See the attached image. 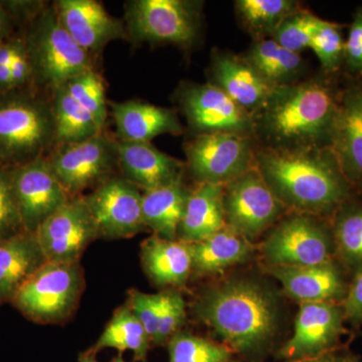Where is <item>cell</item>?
<instances>
[{
  "label": "cell",
  "instance_id": "cell-1",
  "mask_svg": "<svg viewBox=\"0 0 362 362\" xmlns=\"http://www.w3.org/2000/svg\"><path fill=\"white\" fill-rule=\"evenodd\" d=\"M283 294L266 279L230 275L204 287L190 305V313L233 352L259 356L282 331Z\"/></svg>",
  "mask_w": 362,
  "mask_h": 362
},
{
  "label": "cell",
  "instance_id": "cell-2",
  "mask_svg": "<svg viewBox=\"0 0 362 362\" xmlns=\"http://www.w3.org/2000/svg\"><path fill=\"white\" fill-rule=\"evenodd\" d=\"M343 87L337 75L315 77L274 89L252 116L258 147L304 149L330 146Z\"/></svg>",
  "mask_w": 362,
  "mask_h": 362
},
{
  "label": "cell",
  "instance_id": "cell-3",
  "mask_svg": "<svg viewBox=\"0 0 362 362\" xmlns=\"http://www.w3.org/2000/svg\"><path fill=\"white\" fill-rule=\"evenodd\" d=\"M255 168L288 211L331 220L337 209L356 194L330 146H257Z\"/></svg>",
  "mask_w": 362,
  "mask_h": 362
},
{
  "label": "cell",
  "instance_id": "cell-4",
  "mask_svg": "<svg viewBox=\"0 0 362 362\" xmlns=\"http://www.w3.org/2000/svg\"><path fill=\"white\" fill-rule=\"evenodd\" d=\"M58 146L52 101L30 89L0 95V166L11 170Z\"/></svg>",
  "mask_w": 362,
  "mask_h": 362
},
{
  "label": "cell",
  "instance_id": "cell-5",
  "mask_svg": "<svg viewBox=\"0 0 362 362\" xmlns=\"http://www.w3.org/2000/svg\"><path fill=\"white\" fill-rule=\"evenodd\" d=\"M26 51L33 71V84L54 92L57 88L95 69V58L76 44L59 23L54 6L45 4L28 21Z\"/></svg>",
  "mask_w": 362,
  "mask_h": 362
},
{
  "label": "cell",
  "instance_id": "cell-6",
  "mask_svg": "<svg viewBox=\"0 0 362 362\" xmlns=\"http://www.w3.org/2000/svg\"><path fill=\"white\" fill-rule=\"evenodd\" d=\"M124 7L127 37L134 44L173 45L189 49L201 37V1L132 0Z\"/></svg>",
  "mask_w": 362,
  "mask_h": 362
},
{
  "label": "cell",
  "instance_id": "cell-7",
  "mask_svg": "<svg viewBox=\"0 0 362 362\" xmlns=\"http://www.w3.org/2000/svg\"><path fill=\"white\" fill-rule=\"evenodd\" d=\"M84 289L81 262H45L26 281L11 304L33 322L65 324L77 311Z\"/></svg>",
  "mask_w": 362,
  "mask_h": 362
},
{
  "label": "cell",
  "instance_id": "cell-8",
  "mask_svg": "<svg viewBox=\"0 0 362 362\" xmlns=\"http://www.w3.org/2000/svg\"><path fill=\"white\" fill-rule=\"evenodd\" d=\"M264 267H306L337 259L329 218L286 214L259 245Z\"/></svg>",
  "mask_w": 362,
  "mask_h": 362
},
{
  "label": "cell",
  "instance_id": "cell-9",
  "mask_svg": "<svg viewBox=\"0 0 362 362\" xmlns=\"http://www.w3.org/2000/svg\"><path fill=\"white\" fill-rule=\"evenodd\" d=\"M52 173L71 197H82L116 175L119 142L100 133L84 141L58 145L49 156Z\"/></svg>",
  "mask_w": 362,
  "mask_h": 362
},
{
  "label": "cell",
  "instance_id": "cell-10",
  "mask_svg": "<svg viewBox=\"0 0 362 362\" xmlns=\"http://www.w3.org/2000/svg\"><path fill=\"white\" fill-rule=\"evenodd\" d=\"M257 142L252 135L206 133L185 143V168L197 183L225 185L255 168Z\"/></svg>",
  "mask_w": 362,
  "mask_h": 362
},
{
  "label": "cell",
  "instance_id": "cell-11",
  "mask_svg": "<svg viewBox=\"0 0 362 362\" xmlns=\"http://www.w3.org/2000/svg\"><path fill=\"white\" fill-rule=\"evenodd\" d=\"M226 226L254 244L287 214L256 168L223 185Z\"/></svg>",
  "mask_w": 362,
  "mask_h": 362
},
{
  "label": "cell",
  "instance_id": "cell-12",
  "mask_svg": "<svg viewBox=\"0 0 362 362\" xmlns=\"http://www.w3.org/2000/svg\"><path fill=\"white\" fill-rule=\"evenodd\" d=\"M346 324L342 304H300L292 337L279 354L289 362H297L342 349L343 338L349 335Z\"/></svg>",
  "mask_w": 362,
  "mask_h": 362
},
{
  "label": "cell",
  "instance_id": "cell-13",
  "mask_svg": "<svg viewBox=\"0 0 362 362\" xmlns=\"http://www.w3.org/2000/svg\"><path fill=\"white\" fill-rule=\"evenodd\" d=\"M142 194L123 175H114L90 194L82 195L100 239H130L147 230L143 220Z\"/></svg>",
  "mask_w": 362,
  "mask_h": 362
},
{
  "label": "cell",
  "instance_id": "cell-14",
  "mask_svg": "<svg viewBox=\"0 0 362 362\" xmlns=\"http://www.w3.org/2000/svg\"><path fill=\"white\" fill-rule=\"evenodd\" d=\"M176 98L194 135L239 133L252 136V116L216 86L185 83Z\"/></svg>",
  "mask_w": 362,
  "mask_h": 362
},
{
  "label": "cell",
  "instance_id": "cell-15",
  "mask_svg": "<svg viewBox=\"0 0 362 362\" xmlns=\"http://www.w3.org/2000/svg\"><path fill=\"white\" fill-rule=\"evenodd\" d=\"M47 262L78 263L99 230L83 197H71L35 232Z\"/></svg>",
  "mask_w": 362,
  "mask_h": 362
},
{
  "label": "cell",
  "instance_id": "cell-16",
  "mask_svg": "<svg viewBox=\"0 0 362 362\" xmlns=\"http://www.w3.org/2000/svg\"><path fill=\"white\" fill-rule=\"evenodd\" d=\"M8 171L25 232L35 233L71 199L52 173L47 156Z\"/></svg>",
  "mask_w": 362,
  "mask_h": 362
},
{
  "label": "cell",
  "instance_id": "cell-17",
  "mask_svg": "<svg viewBox=\"0 0 362 362\" xmlns=\"http://www.w3.org/2000/svg\"><path fill=\"white\" fill-rule=\"evenodd\" d=\"M264 271L278 281L285 295L299 304H342L351 280L337 259L315 266L264 267Z\"/></svg>",
  "mask_w": 362,
  "mask_h": 362
},
{
  "label": "cell",
  "instance_id": "cell-18",
  "mask_svg": "<svg viewBox=\"0 0 362 362\" xmlns=\"http://www.w3.org/2000/svg\"><path fill=\"white\" fill-rule=\"evenodd\" d=\"M52 6L71 39L94 58L111 42L128 40L124 21L96 0H59Z\"/></svg>",
  "mask_w": 362,
  "mask_h": 362
},
{
  "label": "cell",
  "instance_id": "cell-19",
  "mask_svg": "<svg viewBox=\"0 0 362 362\" xmlns=\"http://www.w3.org/2000/svg\"><path fill=\"white\" fill-rule=\"evenodd\" d=\"M330 147L350 185L356 194L362 197L361 78H350L343 87Z\"/></svg>",
  "mask_w": 362,
  "mask_h": 362
},
{
  "label": "cell",
  "instance_id": "cell-20",
  "mask_svg": "<svg viewBox=\"0 0 362 362\" xmlns=\"http://www.w3.org/2000/svg\"><path fill=\"white\" fill-rule=\"evenodd\" d=\"M209 77L211 84L220 88L251 116L263 107L275 89L244 57L220 49L211 54Z\"/></svg>",
  "mask_w": 362,
  "mask_h": 362
},
{
  "label": "cell",
  "instance_id": "cell-21",
  "mask_svg": "<svg viewBox=\"0 0 362 362\" xmlns=\"http://www.w3.org/2000/svg\"><path fill=\"white\" fill-rule=\"evenodd\" d=\"M119 142V168L124 177L148 192L183 177L185 164L151 142Z\"/></svg>",
  "mask_w": 362,
  "mask_h": 362
},
{
  "label": "cell",
  "instance_id": "cell-22",
  "mask_svg": "<svg viewBox=\"0 0 362 362\" xmlns=\"http://www.w3.org/2000/svg\"><path fill=\"white\" fill-rule=\"evenodd\" d=\"M140 259L150 282L162 290H181L192 279L189 243L163 239L152 233L141 243Z\"/></svg>",
  "mask_w": 362,
  "mask_h": 362
},
{
  "label": "cell",
  "instance_id": "cell-23",
  "mask_svg": "<svg viewBox=\"0 0 362 362\" xmlns=\"http://www.w3.org/2000/svg\"><path fill=\"white\" fill-rule=\"evenodd\" d=\"M117 140L120 142H150L159 135H180L182 124L175 110L129 100L111 103Z\"/></svg>",
  "mask_w": 362,
  "mask_h": 362
},
{
  "label": "cell",
  "instance_id": "cell-24",
  "mask_svg": "<svg viewBox=\"0 0 362 362\" xmlns=\"http://www.w3.org/2000/svg\"><path fill=\"white\" fill-rule=\"evenodd\" d=\"M192 259V278L221 276L235 267L251 262L254 244L228 226L211 237L189 243Z\"/></svg>",
  "mask_w": 362,
  "mask_h": 362
},
{
  "label": "cell",
  "instance_id": "cell-25",
  "mask_svg": "<svg viewBox=\"0 0 362 362\" xmlns=\"http://www.w3.org/2000/svg\"><path fill=\"white\" fill-rule=\"evenodd\" d=\"M45 262L35 233L23 232L0 240V304L11 303Z\"/></svg>",
  "mask_w": 362,
  "mask_h": 362
},
{
  "label": "cell",
  "instance_id": "cell-26",
  "mask_svg": "<svg viewBox=\"0 0 362 362\" xmlns=\"http://www.w3.org/2000/svg\"><path fill=\"white\" fill-rule=\"evenodd\" d=\"M226 226L223 185L197 183L189 189L185 213L178 226L177 240L199 242Z\"/></svg>",
  "mask_w": 362,
  "mask_h": 362
},
{
  "label": "cell",
  "instance_id": "cell-27",
  "mask_svg": "<svg viewBox=\"0 0 362 362\" xmlns=\"http://www.w3.org/2000/svg\"><path fill=\"white\" fill-rule=\"evenodd\" d=\"M189 189L182 178L142 194L143 220L147 230L168 240H177Z\"/></svg>",
  "mask_w": 362,
  "mask_h": 362
},
{
  "label": "cell",
  "instance_id": "cell-28",
  "mask_svg": "<svg viewBox=\"0 0 362 362\" xmlns=\"http://www.w3.org/2000/svg\"><path fill=\"white\" fill-rule=\"evenodd\" d=\"M242 56L274 88L294 84L303 71L300 54L285 49L273 39L254 40Z\"/></svg>",
  "mask_w": 362,
  "mask_h": 362
},
{
  "label": "cell",
  "instance_id": "cell-29",
  "mask_svg": "<svg viewBox=\"0 0 362 362\" xmlns=\"http://www.w3.org/2000/svg\"><path fill=\"white\" fill-rule=\"evenodd\" d=\"M337 259L350 275L362 269V197L345 202L331 218Z\"/></svg>",
  "mask_w": 362,
  "mask_h": 362
},
{
  "label": "cell",
  "instance_id": "cell-30",
  "mask_svg": "<svg viewBox=\"0 0 362 362\" xmlns=\"http://www.w3.org/2000/svg\"><path fill=\"white\" fill-rule=\"evenodd\" d=\"M152 342L148 333L127 305L117 308L95 344L89 349L97 354L101 350L114 349L122 354L132 352L135 361L146 362Z\"/></svg>",
  "mask_w": 362,
  "mask_h": 362
},
{
  "label": "cell",
  "instance_id": "cell-31",
  "mask_svg": "<svg viewBox=\"0 0 362 362\" xmlns=\"http://www.w3.org/2000/svg\"><path fill=\"white\" fill-rule=\"evenodd\" d=\"M58 145L84 141L104 132L65 85L52 92Z\"/></svg>",
  "mask_w": 362,
  "mask_h": 362
},
{
  "label": "cell",
  "instance_id": "cell-32",
  "mask_svg": "<svg viewBox=\"0 0 362 362\" xmlns=\"http://www.w3.org/2000/svg\"><path fill=\"white\" fill-rule=\"evenodd\" d=\"M301 6L293 0H238L235 13L254 40L272 39L283 21Z\"/></svg>",
  "mask_w": 362,
  "mask_h": 362
},
{
  "label": "cell",
  "instance_id": "cell-33",
  "mask_svg": "<svg viewBox=\"0 0 362 362\" xmlns=\"http://www.w3.org/2000/svg\"><path fill=\"white\" fill-rule=\"evenodd\" d=\"M166 345L169 362L233 361V351L225 344L187 330L178 331Z\"/></svg>",
  "mask_w": 362,
  "mask_h": 362
},
{
  "label": "cell",
  "instance_id": "cell-34",
  "mask_svg": "<svg viewBox=\"0 0 362 362\" xmlns=\"http://www.w3.org/2000/svg\"><path fill=\"white\" fill-rule=\"evenodd\" d=\"M76 99L89 112L100 129L104 131L108 106L103 78L96 70H90L71 78L64 84Z\"/></svg>",
  "mask_w": 362,
  "mask_h": 362
},
{
  "label": "cell",
  "instance_id": "cell-35",
  "mask_svg": "<svg viewBox=\"0 0 362 362\" xmlns=\"http://www.w3.org/2000/svg\"><path fill=\"white\" fill-rule=\"evenodd\" d=\"M341 25L332 21H321L312 37L310 47L320 62L321 71L337 75L342 70L344 42Z\"/></svg>",
  "mask_w": 362,
  "mask_h": 362
},
{
  "label": "cell",
  "instance_id": "cell-36",
  "mask_svg": "<svg viewBox=\"0 0 362 362\" xmlns=\"http://www.w3.org/2000/svg\"><path fill=\"white\" fill-rule=\"evenodd\" d=\"M321 21L322 18L301 6L283 21L272 39L285 49L300 54L310 47L312 37Z\"/></svg>",
  "mask_w": 362,
  "mask_h": 362
},
{
  "label": "cell",
  "instance_id": "cell-37",
  "mask_svg": "<svg viewBox=\"0 0 362 362\" xmlns=\"http://www.w3.org/2000/svg\"><path fill=\"white\" fill-rule=\"evenodd\" d=\"M161 311L158 334L154 346L168 344L187 322V301L181 290H161Z\"/></svg>",
  "mask_w": 362,
  "mask_h": 362
},
{
  "label": "cell",
  "instance_id": "cell-38",
  "mask_svg": "<svg viewBox=\"0 0 362 362\" xmlns=\"http://www.w3.org/2000/svg\"><path fill=\"white\" fill-rule=\"evenodd\" d=\"M125 304L148 333L152 346H154L160 320L161 292L145 293L137 289H131L128 292Z\"/></svg>",
  "mask_w": 362,
  "mask_h": 362
},
{
  "label": "cell",
  "instance_id": "cell-39",
  "mask_svg": "<svg viewBox=\"0 0 362 362\" xmlns=\"http://www.w3.org/2000/svg\"><path fill=\"white\" fill-rule=\"evenodd\" d=\"M25 232L14 199L11 175L0 166V240Z\"/></svg>",
  "mask_w": 362,
  "mask_h": 362
},
{
  "label": "cell",
  "instance_id": "cell-40",
  "mask_svg": "<svg viewBox=\"0 0 362 362\" xmlns=\"http://www.w3.org/2000/svg\"><path fill=\"white\" fill-rule=\"evenodd\" d=\"M342 69L350 78L357 80L362 77V6L356 9L349 25Z\"/></svg>",
  "mask_w": 362,
  "mask_h": 362
},
{
  "label": "cell",
  "instance_id": "cell-41",
  "mask_svg": "<svg viewBox=\"0 0 362 362\" xmlns=\"http://www.w3.org/2000/svg\"><path fill=\"white\" fill-rule=\"evenodd\" d=\"M342 306L346 323L352 327H362V269L352 276Z\"/></svg>",
  "mask_w": 362,
  "mask_h": 362
},
{
  "label": "cell",
  "instance_id": "cell-42",
  "mask_svg": "<svg viewBox=\"0 0 362 362\" xmlns=\"http://www.w3.org/2000/svg\"><path fill=\"white\" fill-rule=\"evenodd\" d=\"M9 68L13 90L30 89V85L33 84V71L30 56L26 51L25 39L18 47Z\"/></svg>",
  "mask_w": 362,
  "mask_h": 362
},
{
  "label": "cell",
  "instance_id": "cell-43",
  "mask_svg": "<svg viewBox=\"0 0 362 362\" xmlns=\"http://www.w3.org/2000/svg\"><path fill=\"white\" fill-rule=\"evenodd\" d=\"M16 23L4 2L0 1V42L11 37Z\"/></svg>",
  "mask_w": 362,
  "mask_h": 362
},
{
  "label": "cell",
  "instance_id": "cell-44",
  "mask_svg": "<svg viewBox=\"0 0 362 362\" xmlns=\"http://www.w3.org/2000/svg\"><path fill=\"white\" fill-rule=\"evenodd\" d=\"M297 362H358V361L347 350L339 349L331 351L329 354H324V356L315 357V358Z\"/></svg>",
  "mask_w": 362,
  "mask_h": 362
},
{
  "label": "cell",
  "instance_id": "cell-45",
  "mask_svg": "<svg viewBox=\"0 0 362 362\" xmlns=\"http://www.w3.org/2000/svg\"><path fill=\"white\" fill-rule=\"evenodd\" d=\"M78 362H98L96 359V354H92L90 350L83 352L78 356Z\"/></svg>",
  "mask_w": 362,
  "mask_h": 362
},
{
  "label": "cell",
  "instance_id": "cell-46",
  "mask_svg": "<svg viewBox=\"0 0 362 362\" xmlns=\"http://www.w3.org/2000/svg\"><path fill=\"white\" fill-rule=\"evenodd\" d=\"M111 362H126L125 359L123 358L122 354H119L118 356L114 357Z\"/></svg>",
  "mask_w": 362,
  "mask_h": 362
}]
</instances>
